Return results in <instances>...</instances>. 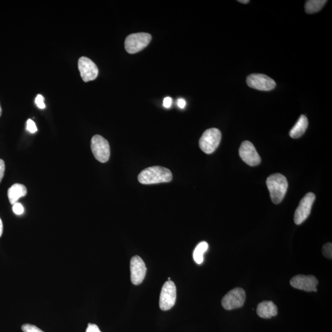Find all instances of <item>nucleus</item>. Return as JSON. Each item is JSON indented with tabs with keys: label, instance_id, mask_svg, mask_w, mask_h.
Listing matches in <instances>:
<instances>
[{
	"label": "nucleus",
	"instance_id": "1",
	"mask_svg": "<svg viewBox=\"0 0 332 332\" xmlns=\"http://www.w3.org/2000/svg\"><path fill=\"white\" fill-rule=\"evenodd\" d=\"M140 183L145 184L170 182L172 180V172L162 166H153L146 168L139 173Z\"/></svg>",
	"mask_w": 332,
	"mask_h": 332
},
{
	"label": "nucleus",
	"instance_id": "2",
	"mask_svg": "<svg viewBox=\"0 0 332 332\" xmlns=\"http://www.w3.org/2000/svg\"><path fill=\"white\" fill-rule=\"evenodd\" d=\"M267 184L273 202L279 204L283 201L288 188L286 176L281 173L271 175L267 178Z\"/></svg>",
	"mask_w": 332,
	"mask_h": 332
},
{
	"label": "nucleus",
	"instance_id": "3",
	"mask_svg": "<svg viewBox=\"0 0 332 332\" xmlns=\"http://www.w3.org/2000/svg\"><path fill=\"white\" fill-rule=\"evenodd\" d=\"M221 133L219 129L210 128L203 133L199 140V147L207 154H211L215 151L220 143Z\"/></svg>",
	"mask_w": 332,
	"mask_h": 332
},
{
	"label": "nucleus",
	"instance_id": "4",
	"mask_svg": "<svg viewBox=\"0 0 332 332\" xmlns=\"http://www.w3.org/2000/svg\"><path fill=\"white\" fill-rule=\"evenodd\" d=\"M152 40V35L147 33H133L126 38L125 46L129 54H136L146 48Z\"/></svg>",
	"mask_w": 332,
	"mask_h": 332
},
{
	"label": "nucleus",
	"instance_id": "5",
	"mask_svg": "<svg viewBox=\"0 0 332 332\" xmlns=\"http://www.w3.org/2000/svg\"><path fill=\"white\" fill-rule=\"evenodd\" d=\"M91 147L95 158L101 163H106L110 159V148L109 142L101 136L96 135L91 139Z\"/></svg>",
	"mask_w": 332,
	"mask_h": 332
},
{
	"label": "nucleus",
	"instance_id": "6",
	"mask_svg": "<svg viewBox=\"0 0 332 332\" xmlns=\"http://www.w3.org/2000/svg\"><path fill=\"white\" fill-rule=\"evenodd\" d=\"M246 299V294L244 290L238 287L231 290L224 296L221 305L226 310L238 309L243 307Z\"/></svg>",
	"mask_w": 332,
	"mask_h": 332
},
{
	"label": "nucleus",
	"instance_id": "7",
	"mask_svg": "<svg viewBox=\"0 0 332 332\" xmlns=\"http://www.w3.org/2000/svg\"><path fill=\"white\" fill-rule=\"evenodd\" d=\"M176 299L175 284L172 281L166 282L163 286L160 299V307L163 311L169 310L174 306Z\"/></svg>",
	"mask_w": 332,
	"mask_h": 332
},
{
	"label": "nucleus",
	"instance_id": "8",
	"mask_svg": "<svg viewBox=\"0 0 332 332\" xmlns=\"http://www.w3.org/2000/svg\"><path fill=\"white\" fill-rule=\"evenodd\" d=\"M246 82L250 88L263 91H269L275 88L276 83L272 78L260 73H254L247 76Z\"/></svg>",
	"mask_w": 332,
	"mask_h": 332
},
{
	"label": "nucleus",
	"instance_id": "9",
	"mask_svg": "<svg viewBox=\"0 0 332 332\" xmlns=\"http://www.w3.org/2000/svg\"><path fill=\"white\" fill-rule=\"evenodd\" d=\"M316 199L315 194L308 193L303 197L299 203V206L295 210L294 222L297 225H300L309 217L314 202Z\"/></svg>",
	"mask_w": 332,
	"mask_h": 332
},
{
	"label": "nucleus",
	"instance_id": "10",
	"mask_svg": "<svg viewBox=\"0 0 332 332\" xmlns=\"http://www.w3.org/2000/svg\"><path fill=\"white\" fill-rule=\"evenodd\" d=\"M78 69L84 82L93 81L99 74L98 68L95 63L86 57H81L78 60Z\"/></svg>",
	"mask_w": 332,
	"mask_h": 332
},
{
	"label": "nucleus",
	"instance_id": "11",
	"mask_svg": "<svg viewBox=\"0 0 332 332\" xmlns=\"http://www.w3.org/2000/svg\"><path fill=\"white\" fill-rule=\"evenodd\" d=\"M239 153L240 157L247 165L250 166L260 165L261 158L251 142L247 141L242 142Z\"/></svg>",
	"mask_w": 332,
	"mask_h": 332
},
{
	"label": "nucleus",
	"instance_id": "12",
	"mask_svg": "<svg viewBox=\"0 0 332 332\" xmlns=\"http://www.w3.org/2000/svg\"><path fill=\"white\" fill-rule=\"evenodd\" d=\"M291 285L295 289L306 292H317L318 279L313 275H299L294 277L290 281Z\"/></svg>",
	"mask_w": 332,
	"mask_h": 332
},
{
	"label": "nucleus",
	"instance_id": "13",
	"mask_svg": "<svg viewBox=\"0 0 332 332\" xmlns=\"http://www.w3.org/2000/svg\"><path fill=\"white\" fill-rule=\"evenodd\" d=\"M131 278L134 285H139L143 282L147 273V267L144 260L138 255L133 257L131 260Z\"/></svg>",
	"mask_w": 332,
	"mask_h": 332
},
{
	"label": "nucleus",
	"instance_id": "14",
	"mask_svg": "<svg viewBox=\"0 0 332 332\" xmlns=\"http://www.w3.org/2000/svg\"><path fill=\"white\" fill-rule=\"evenodd\" d=\"M278 307L271 301H264L258 304L257 315L260 318L270 319L278 315Z\"/></svg>",
	"mask_w": 332,
	"mask_h": 332
},
{
	"label": "nucleus",
	"instance_id": "15",
	"mask_svg": "<svg viewBox=\"0 0 332 332\" xmlns=\"http://www.w3.org/2000/svg\"><path fill=\"white\" fill-rule=\"evenodd\" d=\"M27 193V189L23 184L15 183L13 184L8 191H7V196L9 201L12 205L18 202V200L20 197L25 196Z\"/></svg>",
	"mask_w": 332,
	"mask_h": 332
},
{
	"label": "nucleus",
	"instance_id": "16",
	"mask_svg": "<svg viewBox=\"0 0 332 332\" xmlns=\"http://www.w3.org/2000/svg\"><path fill=\"white\" fill-rule=\"evenodd\" d=\"M308 126V118L301 115L293 128L290 131V136L293 139H298L304 135Z\"/></svg>",
	"mask_w": 332,
	"mask_h": 332
},
{
	"label": "nucleus",
	"instance_id": "17",
	"mask_svg": "<svg viewBox=\"0 0 332 332\" xmlns=\"http://www.w3.org/2000/svg\"><path fill=\"white\" fill-rule=\"evenodd\" d=\"M328 1L326 0H308L306 1L305 9L308 14H314L322 9Z\"/></svg>",
	"mask_w": 332,
	"mask_h": 332
},
{
	"label": "nucleus",
	"instance_id": "18",
	"mask_svg": "<svg viewBox=\"0 0 332 332\" xmlns=\"http://www.w3.org/2000/svg\"><path fill=\"white\" fill-rule=\"evenodd\" d=\"M209 245L206 242L203 241L197 244L193 252V258L197 264H202L204 261V254L207 251Z\"/></svg>",
	"mask_w": 332,
	"mask_h": 332
},
{
	"label": "nucleus",
	"instance_id": "19",
	"mask_svg": "<svg viewBox=\"0 0 332 332\" xmlns=\"http://www.w3.org/2000/svg\"><path fill=\"white\" fill-rule=\"evenodd\" d=\"M323 253L324 257L332 259V244L329 242L324 245L323 248Z\"/></svg>",
	"mask_w": 332,
	"mask_h": 332
},
{
	"label": "nucleus",
	"instance_id": "20",
	"mask_svg": "<svg viewBox=\"0 0 332 332\" xmlns=\"http://www.w3.org/2000/svg\"><path fill=\"white\" fill-rule=\"evenodd\" d=\"M22 330L23 332H44L36 326L29 324H23Z\"/></svg>",
	"mask_w": 332,
	"mask_h": 332
},
{
	"label": "nucleus",
	"instance_id": "21",
	"mask_svg": "<svg viewBox=\"0 0 332 332\" xmlns=\"http://www.w3.org/2000/svg\"><path fill=\"white\" fill-rule=\"evenodd\" d=\"M12 210L15 214L18 215H22L23 212H24V208H23V205L20 203L16 202L13 205Z\"/></svg>",
	"mask_w": 332,
	"mask_h": 332
},
{
	"label": "nucleus",
	"instance_id": "22",
	"mask_svg": "<svg viewBox=\"0 0 332 332\" xmlns=\"http://www.w3.org/2000/svg\"><path fill=\"white\" fill-rule=\"evenodd\" d=\"M35 103L39 109H44L46 107L44 102V97L40 94L37 95L35 99Z\"/></svg>",
	"mask_w": 332,
	"mask_h": 332
},
{
	"label": "nucleus",
	"instance_id": "23",
	"mask_svg": "<svg viewBox=\"0 0 332 332\" xmlns=\"http://www.w3.org/2000/svg\"><path fill=\"white\" fill-rule=\"evenodd\" d=\"M27 129L30 133H35L38 130L35 122L30 119L27 121Z\"/></svg>",
	"mask_w": 332,
	"mask_h": 332
},
{
	"label": "nucleus",
	"instance_id": "24",
	"mask_svg": "<svg viewBox=\"0 0 332 332\" xmlns=\"http://www.w3.org/2000/svg\"><path fill=\"white\" fill-rule=\"evenodd\" d=\"M86 332H102L96 324H89Z\"/></svg>",
	"mask_w": 332,
	"mask_h": 332
},
{
	"label": "nucleus",
	"instance_id": "25",
	"mask_svg": "<svg viewBox=\"0 0 332 332\" xmlns=\"http://www.w3.org/2000/svg\"><path fill=\"white\" fill-rule=\"evenodd\" d=\"M5 170V164L4 161L0 159V182L3 178Z\"/></svg>",
	"mask_w": 332,
	"mask_h": 332
},
{
	"label": "nucleus",
	"instance_id": "26",
	"mask_svg": "<svg viewBox=\"0 0 332 332\" xmlns=\"http://www.w3.org/2000/svg\"><path fill=\"white\" fill-rule=\"evenodd\" d=\"M172 104V98H170L169 97H166V98L164 99V101H163V105H164V107L166 108H170L171 107V105Z\"/></svg>",
	"mask_w": 332,
	"mask_h": 332
},
{
	"label": "nucleus",
	"instance_id": "27",
	"mask_svg": "<svg viewBox=\"0 0 332 332\" xmlns=\"http://www.w3.org/2000/svg\"><path fill=\"white\" fill-rule=\"evenodd\" d=\"M177 105L180 109H184L186 106V101L183 99H179L177 100Z\"/></svg>",
	"mask_w": 332,
	"mask_h": 332
},
{
	"label": "nucleus",
	"instance_id": "28",
	"mask_svg": "<svg viewBox=\"0 0 332 332\" xmlns=\"http://www.w3.org/2000/svg\"><path fill=\"white\" fill-rule=\"evenodd\" d=\"M2 230H3V226H2V221L1 218H0V237L2 235Z\"/></svg>",
	"mask_w": 332,
	"mask_h": 332
},
{
	"label": "nucleus",
	"instance_id": "29",
	"mask_svg": "<svg viewBox=\"0 0 332 332\" xmlns=\"http://www.w3.org/2000/svg\"><path fill=\"white\" fill-rule=\"evenodd\" d=\"M238 1L239 2H241V3L243 4H247L248 3V2H249V0H239V1Z\"/></svg>",
	"mask_w": 332,
	"mask_h": 332
},
{
	"label": "nucleus",
	"instance_id": "30",
	"mask_svg": "<svg viewBox=\"0 0 332 332\" xmlns=\"http://www.w3.org/2000/svg\"><path fill=\"white\" fill-rule=\"evenodd\" d=\"M2 114V109L1 107V105H0V117H1Z\"/></svg>",
	"mask_w": 332,
	"mask_h": 332
}]
</instances>
